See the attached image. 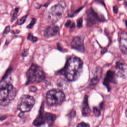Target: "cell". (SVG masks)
Instances as JSON below:
<instances>
[{
	"label": "cell",
	"mask_w": 127,
	"mask_h": 127,
	"mask_svg": "<svg viewBox=\"0 0 127 127\" xmlns=\"http://www.w3.org/2000/svg\"><path fill=\"white\" fill-rule=\"evenodd\" d=\"M84 41V38L83 36H77L74 37L71 44L72 48L79 52L84 53L85 51Z\"/></svg>",
	"instance_id": "cell-9"
},
{
	"label": "cell",
	"mask_w": 127,
	"mask_h": 127,
	"mask_svg": "<svg viewBox=\"0 0 127 127\" xmlns=\"http://www.w3.org/2000/svg\"><path fill=\"white\" fill-rule=\"evenodd\" d=\"M66 4L64 1H61L51 7L48 12L49 17L52 21L56 22L59 20L64 13Z\"/></svg>",
	"instance_id": "cell-7"
},
{
	"label": "cell",
	"mask_w": 127,
	"mask_h": 127,
	"mask_svg": "<svg viewBox=\"0 0 127 127\" xmlns=\"http://www.w3.org/2000/svg\"><path fill=\"white\" fill-rule=\"evenodd\" d=\"M127 34L126 32H122L121 34L119 39V45L122 54H127Z\"/></svg>",
	"instance_id": "cell-12"
},
{
	"label": "cell",
	"mask_w": 127,
	"mask_h": 127,
	"mask_svg": "<svg viewBox=\"0 0 127 127\" xmlns=\"http://www.w3.org/2000/svg\"><path fill=\"white\" fill-rule=\"evenodd\" d=\"M115 68L117 70L116 74L118 77L126 78L127 75V65L124 63L119 61L116 62Z\"/></svg>",
	"instance_id": "cell-10"
},
{
	"label": "cell",
	"mask_w": 127,
	"mask_h": 127,
	"mask_svg": "<svg viewBox=\"0 0 127 127\" xmlns=\"http://www.w3.org/2000/svg\"><path fill=\"white\" fill-rule=\"evenodd\" d=\"M91 112L88 103V97L85 95L84 97L82 106V115L83 116H87L89 115Z\"/></svg>",
	"instance_id": "cell-15"
},
{
	"label": "cell",
	"mask_w": 127,
	"mask_h": 127,
	"mask_svg": "<svg viewBox=\"0 0 127 127\" xmlns=\"http://www.w3.org/2000/svg\"><path fill=\"white\" fill-rule=\"evenodd\" d=\"M45 121L47 122L49 127H53L54 122L56 120V116L52 113H46L44 116Z\"/></svg>",
	"instance_id": "cell-16"
},
{
	"label": "cell",
	"mask_w": 127,
	"mask_h": 127,
	"mask_svg": "<svg viewBox=\"0 0 127 127\" xmlns=\"http://www.w3.org/2000/svg\"><path fill=\"white\" fill-rule=\"evenodd\" d=\"M27 39L28 40H30L33 42H36L37 41V38L35 36H34L32 33H30L28 35Z\"/></svg>",
	"instance_id": "cell-18"
},
{
	"label": "cell",
	"mask_w": 127,
	"mask_h": 127,
	"mask_svg": "<svg viewBox=\"0 0 127 127\" xmlns=\"http://www.w3.org/2000/svg\"><path fill=\"white\" fill-rule=\"evenodd\" d=\"M118 0V1H121V0Z\"/></svg>",
	"instance_id": "cell-33"
},
{
	"label": "cell",
	"mask_w": 127,
	"mask_h": 127,
	"mask_svg": "<svg viewBox=\"0 0 127 127\" xmlns=\"http://www.w3.org/2000/svg\"><path fill=\"white\" fill-rule=\"evenodd\" d=\"M125 4H126V6H127V0H125Z\"/></svg>",
	"instance_id": "cell-32"
},
{
	"label": "cell",
	"mask_w": 127,
	"mask_h": 127,
	"mask_svg": "<svg viewBox=\"0 0 127 127\" xmlns=\"http://www.w3.org/2000/svg\"><path fill=\"white\" fill-rule=\"evenodd\" d=\"M34 98L28 95H24L20 98L17 104V109L22 113L27 112L30 111L34 104Z\"/></svg>",
	"instance_id": "cell-6"
},
{
	"label": "cell",
	"mask_w": 127,
	"mask_h": 127,
	"mask_svg": "<svg viewBox=\"0 0 127 127\" xmlns=\"http://www.w3.org/2000/svg\"><path fill=\"white\" fill-rule=\"evenodd\" d=\"M36 19L35 18L32 19L30 23L27 27V28H28V29L32 28L34 27L35 24H36Z\"/></svg>",
	"instance_id": "cell-19"
},
{
	"label": "cell",
	"mask_w": 127,
	"mask_h": 127,
	"mask_svg": "<svg viewBox=\"0 0 127 127\" xmlns=\"http://www.w3.org/2000/svg\"><path fill=\"white\" fill-rule=\"evenodd\" d=\"M28 52L27 50H24L22 52V56L24 57L28 55Z\"/></svg>",
	"instance_id": "cell-29"
},
{
	"label": "cell",
	"mask_w": 127,
	"mask_h": 127,
	"mask_svg": "<svg viewBox=\"0 0 127 127\" xmlns=\"http://www.w3.org/2000/svg\"><path fill=\"white\" fill-rule=\"evenodd\" d=\"M44 116V105L42 104L39 113V115L34 121L33 124L36 127H39L45 123Z\"/></svg>",
	"instance_id": "cell-13"
},
{
	"label": "cell",
	"mask_w": 127,
	"mask_h": 127,
	"mask_svg": "<svg viewBox=\"0 0 127 127\" xmlns=\"http://www.w3.org/2000/svg\"><path fill=\"white\" fill-rule=\"evenodd\" d=\"M77 27L78 28H80L83 27V19L82 18H80L77 21Z\"/></svg>",
	"instance_id": "cell-22"
},
{
	"label": "cell",
	"mask_w": 127,
	"mask_h": 127,
	"mask_svg": "<svg viewBox=\"0 0 127 127\" xmlns=\"http://www.w3.org/2000/svg\"><path fill=\"white\" fill-rule=\"evenodd\" d=\"M83 66V63L80 58L71 56L67 59L64 67L57 71L56 74L63 75L69 81H75L82 74Z\"/></svg>",
	"instance_id": "cell-1"
},
{
	"label": "cell",
	"mask_w": 127,
	"mask_h": 127,
	"mask_svg": "<svg viewBox=\"0 0 127 127\" xmlns=\"http://www.w3.org/2000/svg\"><path fill=\"white\" fill-rule=\"evenodd\" d=\"M93 112L95 116H99L100 115V112L96 107L93 108Z\"/></svg>",
	"instance_id": "cell-23"
},
{
	"label": "cell",
	"mask_w": 127,
	"mask_h": 127,
	"mask_svg": "<svg viewBox=\"0 0 127 127\" xmlns=\"http://www.w3.org/2000/svg\"><path fill=\"white\" fill-rule=\"evenodd\" d=\"M19 9L18 8H16L15 9L14 12L13 13L12 16V21H13L17 18L18 16V12Z\"/></svg>",
	"instance_id": "cell-20"
},
{
	"label": "cell",
	"mask_w": 127,
	"mask_h": 127,
	"mask_svg": "<svg viewBox=\"0 0 127 127\" xmlns=\"http://www.w3.org/2000/svg\"><path fill=\"white\" fill-rule=\"evenodd\" d=\"M84 7V6L81 7H80L79 9H78L77 10H75L71 15L69 16V17H71V18H73V17H75V16H77L79 13L80 12V11L82 10V9H83Z\"/></svg>",
	"instance_id": "cell-17"
},
{
	"label": "cell",
	"mask_w": 127,
	"mask_h": 127,
	"mask_svg": "<svg viewBox=\"0 0 127 127\" xmlns=\"http://www.w3.org/2000/svg\"><path fill=\"white\" fill-rule=\"evenodd\" d=\"M77 127H90L89 125L85 122H81L78 125Z\"/></svg>",
	"instance_id": "cell-24"
},
{
	"label": "cell",
	"mask_w": 127,
	"mask_h": 127,
	"mask_svg": "<svg viewBox=\"0 0 127 127\" xmlns=\"http://www.w3.org/2000/svg\"><path fill=\"white\" fill-rule=\"evenodd\" d=\"M16 90L11 84L6 83L0 87V105L6 106L13 100Z\"/></svg>",
	"instance_id": "cell-2"
},
{
	"label": "cell",
	"mask_w": 127,
	"mask_h": 127,
	"mask_svg": "<svg viewBox=\"0 0 127 127\" xmlns=\"http://www.w3.org/2000/svg\"><path fill=\"white\" fill-rule=\"evenodd\" d=\"M59 27L56 25H51L47 27L44 32V35L46 38H50L56 35L59 32Z\"/></svg>",
	"instance_id": "cell-11"
},
{
	"label": "cell",
	"mask_w": 127,
	"mask_h": 127,
	"mask_svg": "<svg viewBox=\"0 0 127 127\" xmlns=\"http://www.w3.org/2000/svg\"><path fill=\"white\" fill-rule=\"evenodd\" d=\"M94 75L91 79L89 83V86L91 88L94 87L100 80L101 74V69L100 68H97L94 72Z\"/></svg>",
	"instance_id": "cell-14"
},
{
	"label": "cell",
	"mask_w": 127,
	"mask_h": 127,
	"mask_svg": "<svg viewBox=\"0 0 127 127\" xmlns=\"http://www.w3.org/2000/svg\"><path fill=\"white\" fill-rule=\"evenodd\" d=\"M113 11L115 14H117L118 12V6L115 5L113 7Z\"/></svg>",
	"instance_id": "cell-27"
},
{
	"label": "cell",
	"mask_w": 127,
	"mask_h": 127,
	"mask_svg": "<svg viewBox=\"0 0 127 127\" xmlns=\"http://www.w3.org/2000/svg\"><path fill=\"white\" fill-rule=\"evenodd\" d=\"M75 22H73L72 24L71 25V27H70V28L71 29H74V28H75Z\"/></svg>",
	"instance_id": "cell-30"
},
{
	"label": "cell",
	"mask_w": 127,
	"mask_h": 127,
	"mask_svg": "<svg viewBox=\"0 0 127 127\" xmlns=\"http://www.w3.org/2000/svg\"><path fill=\"white\" fill-rule=\"evenodd\" d=\"M65 98L63 92L59 89L51 90L46 94V103L49 106L60 105L65 101Z\"/></svg>",
	"instance_id": "cell-4"
},
{
	"label": "cell",
	"mask_w": 127,
	"mask_h": 127,
	"mask_svg": "<svg viewBox=\"0 0 127 127\" xmlns=\"http://www.w3.org/2000/svg\"><path fill=\"white\" fill-rule=\"evenodd\" d=\"M29 90L31 92H35L37 90V88L34 86H31L30 87Z\"/></svg>",
	"instance_id": "cell-26"
},
{
	"label": "cell",
	"mask_w": 127,
	"mask_h": 127,
	"mask_svg": "<svg viewBox=\"0 0 127 127\" xmlns=\"http://www.w3.org/2000/svg\"><path fill=\"white\" fill-rule=\"evenodd\" d=\"M6 118V116H3V117H0V121H1V120H4V119H5V118Z\"/></svg>",
	"instance_id": "cell-31"
},
{
	"label": "cell",
	"mask_w": 127,
	"mask_h": 127,
	"mask_svg": "<svg viewBox=\"0 0 127 127\" xmlns=\"http://www.w3.org/2000/svg\"><path fill=\"white\" fill-rule=\"evenodd\" d=\"M27 84L39 83L44 80L45 74L42 68L40 66L32 64L27 72Z\"/></svg>",
	"instance_id": "cell-3"
},
{
	"label": "cell",
	"mask_w": 127,
	"mask_h": 127,
	"mask_svg": "<svg viewBox=\"0 0 127 127\" xmlns=\"http://www.w3.org/2000/svg\"><path fill=\"white\" fill-rule=\"evenodd\" d=\"M10 27H6V28H5V30H4V31L3 32V34H7V33H8L10 31Z\"/></svg>",
	"instance_id": "cell-28"
},
{
	"label": "cell",
	"mask_w": 127,
	"mask_h": 127,
	"mask_svg": "<svg viewBox=\"0 0 127 127\" xmlns=\"http://www.w3.org/2000/svg\"><path fill=\"white\" fill-rule=\"evenodd\" d=\"M72 25V21L71 20H69L66 22V23L65 24V26L66 27L70 28Z\"/></svg>",
	"instance_id": "cell-25"
},
{
	"label": "cell",
	"mask_w": 127,
	"mask_h": 127,
	"mask_svg": "<svg viewBox=\"0 0 127 127\" xmlns=\"http://www.w3.org/2000/svg\"><path fill=\"white\" fill-rule=\"evenodd\" d=\"M27 16V15H26L23 16V17L20 19L18 21V24L19 25H22L24 24V23L25 22V21H26Z\"/></svg>",
	"instance_id": "cell-21"
},
{
	"label": "cell",
	"mask_w": 127,
	"mask_h": 127,
	"mask_svg": "<svg viewBox=\"0 0 127 127\" xmlns=\"http://www.w3.org/2000/svg\"><path fill=\"white\" fill-rule=\"evenodd\" d=\"M118 77L115 71L109 70L107 71L104 80L103 84L107 88L108 92L111 90V84H115L117 83Z\"/></svg>",
	"instance_id": "cell-8"
},
{
	"label": "cell",
	"mask_w": 127,
	"mask_h": 127,
	"mask_svg": "<svg viewBox=\"0 0 127 127\" xmlns=\"http://www.w3.org/2000/svg\"><path fill=\"white\" fill-rule=\"evenodd\" d=\"M85 20L86 21V26L89 27L106 21L105 18L103 15L98 14L92 7L86 12Z\"/></svg>",
	"instance_id": "cell-5"
}]
</instances>
